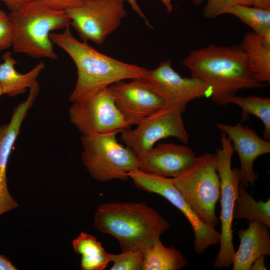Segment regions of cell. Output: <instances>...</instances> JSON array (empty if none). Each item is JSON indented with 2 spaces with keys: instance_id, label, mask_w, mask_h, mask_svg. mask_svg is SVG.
<instances>
[{
  "instance_id": "6da1fadb",
  "label": "cell",
  "mask_w": 270,
  "mask_h": 270,
  "mask_svg": "<svg viewBox=\"0 0 270 270\" xmlns=\"http://www.w3.org/2000/svg\"><path fill=\"white\" fill-rule=\"evenodd\" d=\"M192 76L198 78L212 90V100L225 106L242 90L266 84L255 78L248 57L240 46L214 44L192 51L184 61Z\"/></svg>"
},
{
  "instance_id": "7a4b0ae2",
  "label": "cell",
  "mask_w": 270,
  "mask_h": 270,
  "mask_svg": "<svg viewBox=\"0 0 270 270\" xmlns=\"http://www.w3.org/2000/svg\"><path fill=\"white\" fill-rule=\"evenodd\" d=\"M70 26L61 33H52L50 38L54 44L71 58L77 68L78 80L70 97L71 102L117 82L146 76V68L116 60L98 52L86 42L79 41L72 34Z\"/></svg>"
},
{
  "instance_id": "3957f363",
  "label": "cell",
  "mask_w": 270,
  "mask_h": 270,
  "mask_svg": "<svg viewBox=\"0 0 270 270\" xmlns=\"http://www.w3.org/2000/svg\"><path fill=\"white\" fill-rule=\"evenodd\" d=\"M94 226L110 234L120 243L122 252L144 251L170 228L154 208L144 202H110L100 205Z\"/></svg>"
},
{
  "instance_id": "277c9868",
  "label": "cell",
  "mask_w": 270,
  "mask_h": 270,
  "mask_svg": "<svg viewBox=\"0 0 270 270\" xmlns=\"http://www.w3.org/2000/svg\"><path fill=\"white\" fill-rule=\"evenodd\" d=\"M8 15L12 28V47L16 52L37 59L58 58L50 35L70 26L66 12L33 0Z\"/></svg>"
},
{
  "instance_id": "5b68a950",
  "label": "cell",
  "mask_w": 270,
  "mask_h": 270,
  "mask_svg": "<svg viewBox=\"0 0 270 270\" xmlns=\"http://www.w3.org/2000/svg\"><path fill=\"white\" fill-rule=\"evenodd\" d=\"M170 178L201 220L210 228H216L219 222L216 206L220 197L216 154L206 152L196 156L189 168Z\"/></svg>"
},
{
  "instance_id": "8992f818",
  "label": "cell",
  "mask_w": 270,
  "mask_h": 270,
  "mask_svg": "<svg viewBox=\"0 0 270 270\" xmlns=\"http://www.w3.org/2000/svg\"><path fill=\"white\" fill-rule=\"evenodd\" d=\"M119 132L82 136L83 164L90 175L100 182L128 180V174L138 169V160L132 151L119 143Z\"/></svg>"
},
{
  "instance_id": "52a82bcc",
  "label": "cell",
  "mask_w": 270,
  "mask_h": 270,
  "mask_svg": "<svg viewBox=\"0 0 270 270\" xmlns=\"http://www.w3.org/2000/svg\"><path fill=\"white\" fill-rule=\"evenodd\" d=\"M220 140L222 148L216 150L217 170L220 180L221 231L220 249L214 260L216 269L230 268L235 252L233 243L234 209L241 184L238 168H232L234 148L230 139L224 132Z\"/></svg>"
},
{
  "instance_id": "ba28073f",
  "label": "cell",
  "mask_w": 270,
  "mask_h": 270,
  "mask_svg": "<svg viewBox=\"0 0 270 270\" xmlns=\"http://www.w3.org/2000/svg\"><path fill=\"white\" fill-rule=\"evenodd\" d=\"M72 102L70 120L82 136L120 133L130 128L108 88L89 92Z\"/></svg>"
},
{
  "instance_id": "9c48e42d",
  "label": "cell",
  "mask_w": 270,
  "mask_h": 270,
  "mask_svg": "<svg viewBox=\"0 0 270 270\" xmlns=\"http://www.w3.org/2000/svg\"><path fill=\"white\" fill-rule=\"evenodd\" d=\"M135 186L145 192L164 198L182 213L189 222L194 234V249L198 254L219 244L220 232L207 226L186 201L170 178L134 169L128 174Z\"/></svg>"
},
{
  "instance_id": "30bf717a",
  "label": "cell",
  "mask_w": 270,
  "mask_h": 270,
  "mask_svg": "<svg viewBox=\"0 0 270 270\" xmlns=\"http://www.w3.org/2000/svg\"><path fill=\"white\" fill-rule=\"evenodd\" d=\"M182 114L177 108L166 104L144 118L134 129H126L121 132L122 140L138 159L158 141L169 137L188 144L189 136Z\"/></svg>"
},
{
  "instance_id": "8fae6325",
  "label": "cell",
  "mask_w": 270,
  "mask_h": 270,
  "mask_svg": "<svg viewBox=\"0 0 270 270\" xmlns=\"http://www.w3.org/2000/svg\"><path fill=\"white\" fill-rule=\"evenodd\" d=\"M124 1L86 0L82 5L66 11L70 26L84 42L100 45L116 31L126 16Z\"/></svg>"
},
{
  "instance_id": "7c38bea8",
  "label": "cell",
  "mask_w": 270,
  "mask_h": 270,
  "mask_svg": "<svg viewBox=\"0 0 270 270\" xmlns=\"http://www.w3.org/2000/svg\"><path fill=\"white\" fill-rule=\"evenodd\" d=\"M143 78L166 104L177 108L182 114L190 102L204 97L210 98L212 93L211 88L202 80L182 76L174 69L170 60L148 70Z\"/></svg>"
},
{
  "instance_id": "4fadbf2b",
  "label": "cell",
  "mask_w": 270,
  "mask_h": 270,
  "mask_svg": "<svg viewBox=\"0 0 270 270\" xmlns=\"http://www.w3.org/2000/svg\"><path fill=\"white\" fill-rule=\"evenodd\" d=\"M116 104L130 126H136L166 104L144 78L124 80L108 87Z\"/></svg>"
},
{
  "instance_id": "5bb4252c",
  "label": "cell",
  "mask_w": 270,
  "mask_h": 270,
  "mask_svg": "<svg viewBox=\"0 0 270 270\" xmlns=\"http://www.w3.org/2000/svg\"><path fill=\"white\" fill-rule=\"evenodd\" d=\"M216 127L230 139L234 151L238 154L241 184L246 189L252 187L260 177L254 170V163L259 157L270 153V142L241 122L236 126L218 123Z\"/></svg>"
},
{
  "instance_id": "9a60e30c",
  "label": "cell",
  "mask_w": 270,
  "mask_h": 270,
  "mask_svg": "<svg viewBox=\"0 0 270 270\" xmlns=\"http://www.w3.org/2000/svg\"><path fill=\"white\" fill-rule=\"evenodd\" d=\"M196 156L190 148L174 144L154 146L138 159V170L168 178H176L189 168Z\"/></svg>"
},
{
  "instance_id": "2e32d148",
  "label": "cell",
  "mask_w": 270,
  "mask_h": 270,
  "mask_svg": "<svg viewBox=\"0 0 270 270\" xmlns=\"http://www.w3.org/2000/svg\"><path fill=\"white\" fill-rule=\"evenodd\" d=\"M39 93L36 89L30 90L26 100L20 104L13 112L10 124L0 126V204L10 200L8 187L6 170L8 162L21 126Z\"/></svg>"
},
{
  "instance_id": "e0dca14e",
  "label": "cell",
  "mask_w": 270,
  "mask_h": 270,
  "mask_svg": "<svg viewBox=\"0 0 270 270\" xmlns=\"http://www.w3.org/2000/svg\"><path fill=\"white\" fill-rule=\"evenodd\" d=\"M265 224L250 221L248 228L238 231L240 244L232 258L233 270H250L259 258L270 256V234Z\"/></svg>"
},
{
  "instance_id": "ac0fdd59",
  "label": "cell",
  "mask_w": 270,
  "mask_h": 270,
  "mask_svg": "<svg viewBox=\"0 0 270 270\" xmlns=\"http://www.w3.org/2000/svg\"><path fill=\"white\" fill-rule=\"evenodd\" d=\"M3 62L0 64V86L3 94L10 97L26 93L38 82L37 78L45 68L44 62L39 63L26 74H20L16 69L17 62L10 52L2 56Z\"/></svg>"
},
{
  "instance_id": "d6986e66",
  "label": "cell",
  "mask_w": 270,
  "mask_h": 270,
  "mask_svg": "<svg viewBox=\"0 0 270 270\" xmlns=\"http://www.w3.org/2000/svg\"><path fill=\"white\" fill-rule=\"evenodd\" d=\"M246 54L256 79L265 84L270 82V46L256 33L246 34L240 45Z\"/></svg>"
},
{
  "instance_id": "ffe728a7",
  "label": "cell",
  "mask_w": 270,
  "mask_h": 270,
  "mask_svg": "<svg viewBox=\"0 0 270 270\" xmlns=\"http://www.w3.org/2000/svg\"><path fill=\"white\" fill-rule=\"evenodd\" d=\"M142 270H180L188 264L183 254L174 247L166 248L159 239L144 251Z\"/></svg>"
},
{
  "instance_id": "44dd1931",
  "label": "cell",
  "mask_w": 270,
  "mask_h": 270,
  "mask_svg": "<svg viewBox=\"0 0 270 270\" xmlns=\"http://www.w3.org/2000/svg\"><path fill=\"white\" fill-rule=\"evenodd\" d=\"M76 253L80 254L83 270H104L112 262V255L108 253L96 238L82 232L72 242Z\"/></svg>"
},
{
  "instance_id": "7402d4cb",
  "label": "cell",
  "mask_w": 270,
  "mask_h": 270,
  "mask_svg": "<svg viewBox=\"0 0 270 270\" xmlns=\"http://www.w3.org/2000/svg\"><path fill=\"white\" fill-rule=\"evenodd\" d=\"M234 218L258 221L270 228V200H256L242 184L234 209Z\"/></svg>"
},
{
  "instance_id": "603a6c76",
  "label": "cell",
  "mask_w": 270,
  "mask_h": 270,
  "mask_svg": "<svg viewBox=\"0 0 270 270\" xmlns=\"http://www.w3.org/2000/svg\"><path fill=\"white\" fill-rule=\"evenodd\" d=\"M226 14L238 18L270 45V10L247 6H238L229 10Z\"/></svg>"
},
{
  "instance_id": "cb8c5ba5",
  "label": "cell",
  "mask_w": 270,
  "mask_h": 270,
  "mask_svg": "<svg viewBox=\"0 0 270 270\" xmlns=\"http://www.w3.org/2000/svg\"><path fill=\"white\" fill-rule=\"evenodd\" d=\"M230 104H234L242 110L241 123L246 122L250 114L258 118L263 123L264 139L270 140V99L256 96L232 98Z\"/></svg>"
},
{
  "instance_id": "d4e9b609",
  "label": "cell",
  "mask_w": 270,
  "mask_h": 270,
  "mask_svg": "<svg viewBox=\"0 0 270 270\" xmlns=\"http://www.w3.org/2000/svg\"><path fill=\"white\" fill-rule=\"evenodd\" d=\"M144 251L130 250L123 251L118 254H112L111 270H142Z\"/></svg>"
},
{
  "instance_id": "484cf974",
  "label": "cell",
  "mask_w": 270,
  "mask_h": 270,
  "mask_svg": "<svg viewBox=\"0 0 270 270\" xmlns=\"http://www.w3.org/2000/svg\"><path fill=\"white\" fill-rule=\"evenodd\" d=\"M254 0H207L203 14L208 19L226 14L230 8L238 6H253Z\"/></svg>"
},
{
  "instance_id": "4316f807",
  "label": "cell",
  "mask_w": 270,
  "mask_h": 270,
  "mask_svg": "<svg viewBox=\"0 0 270 270\" xmlns=\"http://www.w3.org/2000/svg\"><path fill=\"white\" fill-rule=\"evenodd\" d=\"M12 28L9 15L0 10V50L12 46Z\"/></svg>"
},
{
  "instance_id": "83f0119b",
  "label": "cell",
  "mask_w": 270,
  "mask_h": 270,
  "mask_svg": "<svg viewBox=\"0 0 270 270\" xmlns=\"http://www.w3.org/2000/svg\"><path fill=\"white\" fill-rule=\"evenodd\" d=\"M57 10L66 12L82 5L86 0H38Z\"/></svg>"
},
{
  "instance_id": "f1b7e54d",
  "label": "cell",
  "mask_w": 270,
  "mask_h": 270,
  "mask_svg": "<svg viewBox=\"0 0 270 270\" xmlns=\"http://www.w3.org/2000/svg\"><path fill=\"white\" fill-rule=\"evenodd\" d=\"M4 2L10 12L18 10L25 4L33 0H0Z\"/></svg>"
},
{
  "instance_id": "f546056e",
  "label": "cell",
  "mask_w": 270,
  "mask_h": 270,
  "mask_svg": "<svg viewBox=\"0 0 270 270\" xmlns=\"http://www.w3.org/2000/svg\"><path fill=\"white\" fill-rule=\"evenodd\" d=\"M130 6L132 7V9L134 11L136 12L140 17H141L146 22V24L149 26H151L150 24H149V22L148 20V18L142 12V9L140 8V6L138 4L136 0H126Z\"/></svg>"
},
{
  "instance_id": "4dcf8cb0",
  "label": "cell",
  "mask_w": 270,
  "mask_h": 270,
  "mask_svg": "<svg viewBox=\"0 0 270 270\" xmlns=\"http://www.w3.org/2000/svg\"><path fill=\"white\" fill-rule=\"evenodd\" d=\"M12 262L5 256L0 254V270H16Z\"/></svg>"
},
{
  "instance_id": "1f68e13d",
  "label": "cell",
  "mask_w": 270,
  "mask_h": 270,
  "mask_svg": "<svg viewBox=\"0 0 270 270\" xmlns=\"http://www.w3.org/2000/svg\"><path fill=\"white\" fill-rule=\"evenodd\" d=\"M265 257L262 256L256 260L251 266L250 270H267L265 264Z\"/></svg>"
},
{
  "instance_id": "d6a6232c",
  "label": "cell",
  "mask_w": 270,
  "mask_h": 270,
  "mask_svg": "<svg viewBox=\"0 0 270 270\" xmlns=\"http://www.w3.org/2000/svg\"><path fill=\"white\" fill-rule=\"evenodd\" d=\"M253 6L270 10V0H254Z\"/></svg>"
},
{
  "instance_id": "836d02e7",
  "label": "cell",
  "mask_w": 270,
  "mask_h": 270,
  "mask_svg": "<svg viewBox=\"0 0 270 270\" xmlns=\"http://www.w3.org/2000/svg\"><path fill=\"white\" fill-rule=\"evenodd\" d=\"M166 7L168 13H171L173 10L172 0H160Z\"/></svg>"
},
{
  "instance_id": "e575fe53",
  "label": "cell",
  "mask_w": 270,
  "mask_h": 270,
  "mask_svg": "<svg viewBox=\"0 0 270 270\" xmlns=\"http://www.w3.org/2000/svg\"><path fill=\"white\" fill-rule=\"evenodd\" d=\"M204 0H192V1L196 6L201 4Z\"/></svg>"
},
{
  "instance_id": "d590c367",
  "label": "cell",
  "mask_w": 270,
  "mask_h": 270,
  "mask_svg": "<svg viewBox=\"0 0 270 270\" xmlns=\"http://www.w3.org/2000/svg\"><path fill=\"white\" fill-rule=\"evenodd\" d=\"M3 95V92H2V88L0 86V96H1Z\"/></svg>"
},
{
  "instance_id": "8d00e7d4",
  "label": "cell",
  "mask_w": 270,
  "mask_h": 270,
  "mask_svg": "<svg viewBox=\"0 0 270 270\" xmlns=\"http://www.w3.org/2000/svg\"><path fill=\"white\" fill-rule=\"evenodd\" d=\"M122 0V1H124V0Z\"/></svg>"
}]
</instances>
